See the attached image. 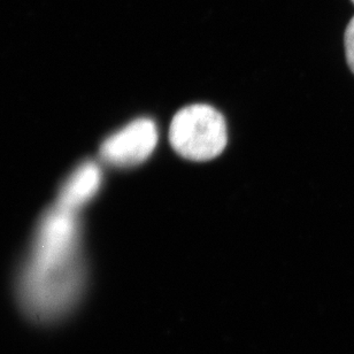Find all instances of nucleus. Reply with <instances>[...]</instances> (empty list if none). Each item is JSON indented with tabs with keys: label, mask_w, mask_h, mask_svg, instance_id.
I'll return each instance as SVG.
<instances>
[{
	"label": "nucleus",
	"mask_w": 354,
	"mask_h": 354,
	"mask_svg": "<svg viewBox=\"0 0 354 354\" xmlns=\"http://www.w3.org/2000/svg\"><path fill=\"white\" fill-rule=\"evenodd\" d=\"M82 235L79 212L55 204L41 214L15 283L31 320L53 324L77 306L86 286Z\"/></svg>",
	"instance_id": "obj_1"
},
{
	"label": "nucleus",
	"mask_w": 354,
	"mask_h": 354,
	"mask_svg": "<svg viewBox=\"0 0 354 354\" xmlns=\"http://www.w3.org/2000/svg\"><path fill=\"white\" fill-rule=\"evenodd\" d=\"M345 55L348 67L354 73V17L348 22L344 35Z\"/></svg>",
	"instance_id": "obj_5"
},
{
	"label": "nucleus",
	"mask_w": 354,
	"mask_h": 354,
	"mask_svg": "<svg viewBox=\"0 0 354 354\" xmlns=\"http://www.w3.org/2000/svg\"><path fill=\"white\" fill-rule=\"evenodd\" d=\"M227 140V126L221 113L204 104L180 109L169 128L171 147L189 160L214 159L225 150Z\"/></svg>",
	"instance_id": "obj_2"
},
{
	"label": "nucleus",
	"mask_w": 354,
	"mask_h": 354,
	"mask_svg": "<svg viewBox=\"0 0 354 354\" xmlns=\"http://www.w3.org/2000/svg\"><path fill=\"white\" fill-rule=\"evenodd\" d=\"M157 143L156 123L142 118L107 137L100 147V157L114 167H133L147 160Z\"/></svg>",
	"instance_id": "obj_3"
},
{
	"label": "nucleus",
	"mask_w": 354,
	"mask_h": 354,
	"mask_svg": "<svg viewBox=\"0 0 354 354\" xmlns=\"http://www.w3.org/2000/svg\"><path fill=\"white\" fill-rule=\"evenodd\" d=\"M102 184L100 166L95 161H83L62 182L55 204L69 211L79 212L97 196Z\"/></svg>",
	"instance_id": "obj_4"
},
{
	"label": "nucleus",
	"mask_w": 354,
	"mask_h": 354,
	"mask_svg": "<svg viewBox=\"0 0 354 354\" xmlns=\"http://www.w3.org/2000/svg\"><path fill=\"white\" fill-rule=\"evenodd\" d=\"M352 3H354V0H352Z\"/></svg>",
	"instance_id": "obj_6"
}]
</instances>
